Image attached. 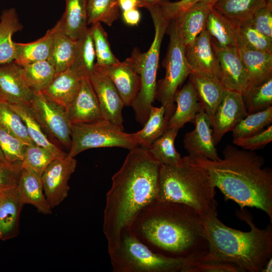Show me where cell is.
<instances>
[{
  "label": "cell",
  "mask_w": 272,
  "mask_h": 272,
  "mask_svg": "<svg viewBox=\"0 0 272 272\" xmlns=\"http://www.w3.org/2000/svg\"><path fill=\"white\" fill-rule=\"evenodd\" d=\"M161 165L148 149L139 146L129 150L113 175L103 223L109 255L116 250L122 233L130 229L139 213L157 199Z\"/></svg>",
  "instance_id": "6da1fadb"
},
{
  "label": "cell",
  "mask_w": 272,
  "mask_h": 272,
  "mask_svg": "<svg viewBox=\"0 0 272 272\" xmlns=\"http://www.w3.org/2000/svg\"><path fill=\"white\" fill-rule=\"evenodd\" d=\"M129 230L152 251L167 257L199 261L209 250L203 216L183 204L156 200Z\"/></svg>",
  "instance_id": "7a4b0ae2"
},
{
  "label": "cell",
  "mask_w": 272,
  "mask_h": 272,
  "mask_svg": "<svg viewBox=\"0 0 272 272\" xmlns=\"http://www.w3.org/2000/svg\"><path fill=\"white\" fill-rule=\"evenodd\" d=\"M223 158L213 161L189 157L208 173L213 185L240 207L256 208L264 212L272 223V171L264 167V158L253 151L227 145Z\"/></svg>",
  "instance_id": "3957f363"
},
{
  "label": "cell",
  "mask_w": 272,
  "mask_h": 272,
  "mask_svg": "<svg viewBox=\"0 0 272 272\" xmlns=\"http://www.w3.org/2000/svg\"><path fill=\"white\" fill-rule=\"evenodd\" d=\"M236 215L249 226V231L227 226L217 213L203 216L209 250L200 260L230 263L241 272H261L272 256L271 223L260 229L247 211L240 210Z\"/></svg>",
  "instance_id": "277c9868"
},
{
  "label": "cell",
  "mask_w": 272,
  "mask_h": 272,
  "mask_svg": "<svg viewBox=\"0 0 272 272\" xmlns=\"http://www.w3.org/2000/svg\"><path fill=\"white\" fill-rule=\"evenodd\" d=\"M216 187L188 155L175 166L161 165L157 200L181 203L202 216L217 213Z\"/></svg>",
  "instance_id": "5b68a950"
},
{
  "label": "cell",
  "mask_w": 272,
  "mask_h": 272,
  "mask_svg": "<svg viewBox=\"0 0 272 272\" xmlns=\"http://www.w3.org/2000/svg\"><path fill=\"white\" fill-rule=\"evenodd\" d=\"M146 9L151 14L154 25L153 41L147 51L142 52L135 47L128 57L140 76V89L131 106L136 120L142 125L147 121L155 99L161 45L170 23L162 15L159 4L149 5Z\"/></svg>",
  "instance_id": "8992f818"
},
{
  "label": "cell",
  "mask_w": 272,
  "mask_h": 272,
  "mask_svg": "<svg viewBox=\"0 0 272 272\" xmlns=\"http://www.w3.org/2000/svg\"><path fill=\"white\" fill-rule=\"evenodd\" d=\"M114 272H177L197 261L167 257L152 251L130 230L123 232L109 255Z\"/></svg>",
  "instance_id": "52a82bcc"
},
{
  "label": "cell",
  "mask_w": 272,
  "mask_h": 272,
  "mask_svg": "<svg viewBox=\"0 0 272 272\" xmlns=\"http://www.w3.org/2000/svg\"><path fill=\"white\" fill-rule=\"evenodd\" d=\"M167 29L170 40L163 62L165 75L157 83L155 99L165 107L166 113L172 116L176 107L174 95L191 72L185 56V46L175 19L170 21Z\"/></svg>",
  "instance_id": "ba28073f"
},
{
  "label": "cell",
  "mask_w": 272,
  "mask_h": 272,
  "mask_svg": "<svg viewBox=\"0 0 272 272\" xmlns=\"http://www.w3.org/2000/svg\"><path fill=\"white\" fill-rule=\"evenodd\" d=\"M103 119L92 122L72 123L71 143L67 156L75 158L93 148L120 147L129 150L139 146L131 133Z\"/></svg>",
  "instance_id": "9c48e42d"
},
{
  "label": "cell",
  "mask_w": 272,
  "mask_h": 272,
  "mask_svg": "<svg viewBox=\"0 0 272 272\" xmlns=\"http://www.w3.org/2000/svg\"><path fill=\"white\" fill-rule=\"evenodd\" d=\"M29 106L43 130L70 148L72 123L65 108L41 92H34Z\"/></svg>",
  "instance_id": "30bf717a"
},
{
  "label": "cell",
  "mask_w": 272,
  "mask_h": 272,
  "mask_svg": "<svg viewBox=\"0 0 272 272\" xmlns=\"http://www.w3.org/2000/svg\"><path fill=\"white\" fill-rule=\"evenodd\" d=\"M75 158H57L46 167L41 175L43 189L46 199L52 209L68 196L69 180L77 167Z\"/></svg>",
  "instance_id": "8fae6325"
},
{
  "label": "cell",
  "mask_w": 272,
  "mask_h": 272,
  "mask_svg": "<svg viewBox=\"0 0 272 272\" xmlns=\"http://www.w3.org/2000/svg\"><path fill=\"white\" fill-rule=\"evenodd\" d=\"M248 114L242 94L226 89L212 124L215 146Z\"/></svg>",
  "instance_id": "7c38bea8"
},
{
  "label": "cell",
  "mask_w": 272,
  "mask_h": 272,
  "mask_svg": "<svg viewBox=\"0 0 272 272\" xmlns=\"http://www.w3.org/2000/svg\"><path fill=\"white\" fill-rule=\"evenodd\" d=\"M89 79L96 95L102 118L124 130L122 110L124 106L116 87L105 75L94 69Z\"/></svg>",
  "instance_id": "4fadbf2b"
},
{
  "label": "cell",
  "mask_w": 272,
  "mask_h": 272,
  "mask_svg": "<svg viewBox=\"0 0 272 272\" xmlns=\"http://www.w3.org/2000/svg\"><path fill=\"white\" fill-rule=\"evenodd\" d=\"M185 54L192 74L220 81L218 61L206 29L192 44L185 46Z\"/></svg>",
  "instance_id": "5bb4252c"
},
{
  "label": "cell",
  "mask_w": 272,
  "mask_h": 272,
  "mask_svg": "<svg viewBox=\"0 0 272 272\" xmlns=\"http://www.w3.org/2000/svg\"><path fill=\"white\" fill-rule=\"evenodd\" d=\"M212 46L219 65L221 82L226 89L243 95L247 90L248 80L237 47L222 48L213 43Z\"/></svg>",
  "instance_id": "9a60e30c"
},
{
  "label": "cell",
  "mask_w": 272,
  "mask_h": 272,
  "mask_svg": "<svg viewBox=\"0 0 272 272\" xmlns=\"http://www.w3.org/2000/svg\"><path fill=\"white\" fill-rule=\"evenodd\" d=\"M34 92L14 61L0 64V99L8 103L29 105Z\"/></svg>",
  "instance_id": "2e32d148"
},
{
  "label": "cell",
  "mask_w": 272,
  "mask_h": 272,
  "mask_svg": "<svg viewBox=\"0 0 272 272\" xmlns=\"http://www.w3.org/2000/svg\"><path fill=\"white\" fill-rule=\"evenodd\" d=\"M194 129L187 132L183 139L185 149L191 157H202L216 161L220 159L212 135L210 119L201 109L196 115Z\"/></svg>",
  "instance_id": "e0dca14e"
},
{
  "label": "cell",
  "mask_w": 272,
  "mask_h": 272,
  "mask_svg": "<svg viewBox=\"0 0 272 272\" xmlns=\"http://www.w3.org/2000/svg\"><path fill=\"white\" fill-rule=\"evenodd\" d=\"M95 69L105 75L112 81L124 106H131L139 92L141 79L129 58L110 65H95Z\"/></svg>",
  "instance_id": "ac0fdd59"
},
{
  "label": "cell",
  "mask_w": 272,
  "mask_h": 272,
  "mask_svg": "<svg viewBox=\"0 0 272 272\" xmlns=\"http://www.w3.org/2000/svg\"><path fill=\"white\" fill-rule=\"evenodd\" d=\"M65 109L72 123L92 122L102 119L89 77L82 79L76 95Z\"/></svg>",
  "instance_id": "d6986e66"
},
{
  "label": "cell",
  "mask_w": 272,
  "mask_h": 272,
  "mask_svg": "<svg viewBox=\"0 0 272 272\" xmlns=\"http://www.w3.org/2000/svg\"><path fill=\"white\" fill-rule=\"evenodd\" d=\"M240 24L213 8L208 15L206 30L212 43L220 47L237 46Z\"/></svg>",
  "instance_id": "ffe728a7"
},
{
  "label": "cell",
  "mask_w": 272,
  "mask_h": 272,
  "mask_svg": "<svg viewBox=\"0 0 272 272\" xmlns=\"http://www.w3.org/2000/svg\"><path fill=\"white\" fill-rule=\"evenodd\" d=\"M16 188L24 204L34 206L44 215L52 213L44 193L40 175L31 169L22 168Z\"/></svg>",
  "instance_id": "44dd1931"
},
{
  "label": "cell",
  "mask_w": 272,
  "mask_h": 272,
  "mask_svg": "<svg viewBox=\"0 0 272 272\" xmlns=\"http://www.w3.org/2000/svg\"><path fill=\"white\" fill-rule=\"evenodd\" d=\"M213 8L209 4L198 2L179 14L175 18L184 46L192 44L206 29L207 18Z\"/></svg>",
  "instance_id": "7402d4cb"
},
{
  "label": "cell",
  "mask_w": 272,
  "mask_h": 272,
  "mask_svg": "<svg viewBox=\"0 0 272 272\" xmlns=\"http://www.w3.org/2000/svg\"><path fill=\"white\" fill-rule=\"evenodd\" d=\"M174 101L176 102L174 112L170 117L167 129L181 128L187 122H193L197 113L201 109L196 90L190 80L176 92Z\"/></svg>",
  "instance_id": "603a6c76"
},
{
  "label": "cell",
  "mask_w": 272,
  "mask_h": 272,
  "mask_svg": "<svg viewBox=\"0 0 272 272\" xmlns=\"http://www.w3.org/2000/svg\"><path fill=\"white\" fill-rule=\"evenodd\" d=\"M237 48L247 75L248 86L246 93L272 77V53L252 50L240 44H237Z\"/></svg>",
  "instance_id": "cb8c5ba5"
},
{
  "label": "cell",
  "mask_w": 272,
  "mask_h": 272,
  "mask_svg": "<svg viewBox=\"0 0 272 272\" xmlns=\"http://www.w3.org/2000/svg\"><path fill=\"white\" fill-rule=\"evenodd\" d=\"M23 203L16 187L0 191V230L2 239L15 237Z\"/></svg>",
  "instance_id": "d4e9b609"
},
{
  "label": "cell",
  "mask_w": 272,
  "mask_h": 272,
  "mask_svg": "<svg viewBox=\"0 0 272 272\" xmlns=\"http://www.w3.org/2000/svg\"><path fill=\"white\" fill-rule=\"evenodd\" d=\"M189 80L193 84L201 109L209 117L211 123L226 88L217 79L190 74Z\"/></svg>",
  "instance_id": "484cf974"
},
{
  "label": "cell",
  "mask_w": 272,
  "mask_h": 272,
  "mask_svg": "<svg viewBox=\"0 0 272 272\" xmlns=\"http://www.w3.org/2000/svg\"><path fill=\"white\" fill-rule=\"evenodd\" d=\"M52 46L48 61L56 73L69 69L74 55L76 40L67 36L63 31L59 19L52 28Z\"/></svg>",
  "instance_id": "4316f807"
},
{
  "label": "cell",
  "mask_w": 272,
  "mask_h": 272,
  "mask_svg": "<svg viewBox=\"0 0 272 272\" xmlns=\"http://www.w3.org/2000/svg\"><path fill=\"white\" fill-rule=\"evenodd\" d=\"M82 79L70 69L56 73L51 83L41 93L65 108L76 95Z\"/></svg>",
  "instance_id": "83f0119b"
},
{
  "label": "cell",
  "mask_w": 272,
  "mask_h": 272,
  "mask_svg": "<svg viewBox=\"0 0 272 272\" xmlns=\"http://www.w3.org/2000/svg\"><path fill=\"white\" fill-rule=\"evenodd\" d=\"M7 103L20 116L29 137L34 144L49 150L57 158H64L67 156V154L48 138L29 105Z\"/></svg>",
  "instance_id": "f1b7e54d"
},
{
  "label": "cell",
  "mask_w": 272,
  "mask_h": 272,
  "mask_svg": "<svg viewBox=\"0 0 272 272\" xmlns=\"http://www.w3.org/2000/svg\"><path fill=\"white\" fill-rule=\"evenodd\" d=\"M170 117L166 113L164 106L159 107L152 106L143 128L131 135L139 146L149 149L167 130Z\"/></svg>",
  "instance_id": "f546056e"
},
{
  "label": "cell",
  "mask_w": 272,
  "mask_h": 272,
  "mask_svg": "<svg viewBox=\"0 0 272 272\" xmlns=\"http://www.w3.org/2000/svg\"><path fill=\"white\" fill-rule=\"evenodd\" d=\"M272 4V0H218L213 8L226 16L247 25L259 9Z\"/></svg>",
  "instance_id": "4dcf8cb0"
},
{
  "label": "cell",
  "mask_w": 272,
  "mask_h": 272,
  "mask_svg": "<svg viewBox=\"0 0 272 272\" xmlns=\"http://www.w3.org/2000/svg\"><path fill=\"white\" fill-rule=\"evenodd\" d=\"M22 28L14 8L3 11L0 18V64L14 61L15 49L12 36Z\"/></svg>",
  "instance_id": "1f68e13d"
},
{
  "label": "cell",
  "mask_w": 272,
  "mask_h": 272,
  "mask_svg": "<svg viewBox=\"0 0 272 272\" xmlns=\"http://www.w3.org/2000/svg\"><path fill=\"white\" fill-rule=\"evenodd\" d=\"M96 54L90 28L76 40L73 59L69 69L81 78L89 77L95 67Z\"/></svg>",
  "instance_id": "d6a6232c"
},
{
  "label": "cell",
  "mask_w": 272,
  "mask_h": 272,
  "mask_svg": "<svg viewBox=\"0 0 272 272\" xmlns=\"http://www.w3.org/2000/svg\"><path fill=\"white\" fill-rule=\"evenodd\" d=\"M65 11L60 18L64 32L77 40L88 28L87 0H64Z\"/></svg>",
  "instance_id": "836d02e7"
},
{
  "label": "cell",
  "mask_w": 272,
  "mask_h": 272,
  "mask_svg": "<svg viewBox=\"0 0 272 272\" xmlns=\"http://www.w3.org/2000/svg\"><path fill=\"white\" fill-rule=\"evenodd\" d=\"M52 46V30H48L41 38L33 42H15L14 61L21 66L35 62L48 60Z\"/></svg>",
  "instance_id": "e575fe53"
},
{
  "label": "cell",
  "mask_w": 272,
  "mask_h": 272,
  "mask_svg": "<svg viewBox=\"0 0 272 272\" xmlns=\"http://www.w3.org/2000/svg\"><path fill=\"white\" fill-rule=\"evenodd\" d=\"M179 130L175 127L167 129L148 149L152 156L161 165L175 166L181 161L182 157L174 146V141Z\"/></svg>",
  "instance_id": "d590c367"
},
{
  "label": "cell",
  "mask_w": 272,
  "mask_h": 272,
  "mask_svg": "<svg viewBox=\"0 0 272 272\" xmlns=\"http://www.w3.org/2000/svg\"><path fill=\"white\" fill-rule=\"evenodd\" d=\"M22 67L24 77L34 92L43 91L53 79L56 72L47 60H42Z\"/></svg>",
  "instance_id": "8d00e7d4"
},
{
  "label": "cell",
  "mask_w": 272,
  "mask_h": 272,
  "mask_svg": "<svg viewBox=\"0 0 272 272\" xmlns=\"http://www.w3.org/2000/svg\"><path fill=\"white\" fill-rule=\"evenodd\" d=\"M87 7L88 25L100 22L110 27L120 17L118 0H87Z\"/></svg>",
  "instance_id": "74e56055"
},
{
  "label": "cell",
  "mask_w": 272,
  "mask_h": 272,
  "mask_svg": "<svg viewBox=\"0 0 272 272\" xmlns=\"http://www.w3.org/2000/svg\"><path fill=\"white\" fill-rule=\"evenodd\" d=\"M272 122V106L248 114L233 129V140L246 138L256 134Z\"/></svg>",
  "instance_id": "f35d334b"
},
{
  "label": "cell",
  "mask_w": 272,
  "mask_h": 272,
  "mask_svg": "<svg viewBox=\"0 0 272 272\" xmlns=\"http://www.w3.org/2000/svg\"><path fill=\"white\" fill-rule=\"evenodd\" d=\"M89 28L96 54L95 65L106 66L119 62L111 50L107 34L101 23L98 22L92 24Z\"/></svg>",
  "instance_id": "ab89813d"
},
{
  "label": "cell",
  "mask_w": 272,
  "mask_h": 272,
  "mask_svg": "<svg viewBox=\"0 0 272 272\" xmlns=\"http://www.w3.org/2000/svg\"><path fill=\"white\" fill-rule=\"evenodd\" d=\"M248 114L263 110L272 105V77L252 88L243 95Z\"/></svg>",
  "instance_id": "60d3db41"
},
{
  "label": "cell",
  "mask_w": 272,
  "mask_h": 272,
  "mask_svg": "<svg viewBox=\"0 0 272 272\" xmlns=\"http://www.w3.org/2000/svg\"><path fill=\"white\" fill-rule=\"evenodd\" d=\"M0 125L26 145L34 144L29 137L20 116L8 105L0 99Z\"/></svg>",
  "instance_id": "b9f144b4"
},
{
  "label": "cell",
  "mask_w": 272,
  "mask_h": 272,
  "mask_svg": "<svg viewBox=\"0 0 272 272\" xmlns=\"http://www.w3.org/2000/svg\"><path fill=\"white\" fill-rule=\"evenodd\" d=\"M56 159L47 149L35 144L28 145L21 163L22 168L31 169L41 176L46 167Z\"/></svg>",
  "instance_id": "7bdbcfd3"
},
{
  "label": "cell",
  "mask_w": 272,
  "mask_h": 272,
  "mask_svg": "<svg viewBox=\"0 0 272 272\" xmlns=\"http://www.w3.org/2000/svg\"><path fill=\"white\" fill-rule=\"evenodd\" d=\"M27 145L0 125V148L9 163L21 165Z\"/></svg>",
  "instance_id": "ee69618b"
},
{
  "label": "cell",
  "mask_w": 272,
  "mask_h": 272,
  "mask_svg": "<svg viewBox=\"0 0 272 272\" xmlns=\"http://www.w3.org/2000/svg\"><path fill=\"white\" fill-rule=\"evenodd\" d=\"M237 44L252 50L272 53V38L249 25L241 26Z\"/></svg>",
  "instance_id": "f6af8a7d"
},
{
  "label": "cell",
  "mask_w": 272,
  "mask_h": 272,
  "mask_svg": "<svg viewBox=\"0 0 272 272\" xmlns=\"http://www.w3.org/2000/svg\"><path fill=\"white\" fill-rule=\"evenodd\" d=\"M272 141V126L253 135L233 140V143L244 150L254 151L261 149Z\"/></svg>",
  "instance_id": "bcb514c9"
},
{
  "label": "cell",
  "mask_w": 272,
  "mask_h": 272,
  "mask_svg": "<svg viewBox=\"0 0 272 272\" xmlns=\"http://www.w3.org/2000/svg\"><path fill=\"white\" fill-rule=\"evenodd\" d=\"M218 0H177L170 1L159 4L163 16L169 21L175 19L182 12L190 8L194 4L202 2L213 7Z\"/></svg>",
  "instance_id": "7dc6e473"
},
{
  "label": "cell",
  "mask_w": 272,
  "mask_h": 272,
  "mask_svg": "<svg viewBox=\"0 0 272 272\" xmlns=\"http://www.w3.org/2000/svg\"><path fill=\"white\" fill-rule=\"evenodd\" d=\"M181 272H241L235 265L217 261H197L184 267Z\"/></svg>",
  "instance_id": "c3c4849f"
},
{
  "label": "cell",
  "mask_w": 272,
  "mask_h": 272,
  "mask_svg": "<svg viewBox=\"0 0 272 272\" xmlns=\"http://www.w3.org/2000/svg\"><path fill=\"white\" fill-rule=\"evenodd\" d=\"M247 25L272 38V4L257 10Z\"/></svg>",
  "instance_id": "681fc988"
},
{
  "label": "cell",
  "mask_w": 272,
  "mask_h": 272,
  "mask_svg": "<svg viewBox=\"0 0 272 272\" xmlns=\"http://www.w3.org/2000/svg\"><path fill=\"white\" fill-rule=\"evenodd\" d=\"M21 170V165L0 161V191L17 186Z\"/></svg>",
  "instance_id": "f907efd6"
},
{
  "label": "cell",
  "mask_w": 272,
  "mask_h": 272,
  "mask_svg": "<svg viewBox=\"0 0 272 272\" xmlns=\"http://www.w3.org/2000/svg\"><path fill=\"white\" fill-rule=\"evenodd\" d=\"M122 18L125 23L129 26H137L141 19V14L138 9L122 11Z\"/></svg>",
  "instance_id": "816d5d0a"
},
{
  "label": "cell",
  "mask_w": 272,
  "mask_h": 272,
  "mask_svg": "<svg viewBox=\"0 0 272 272\" xmlns=\"http://www.w3.org/2000/svg\"><path fill=\"white\" fill-rule=\"evenodd\" d=\"M118 6L121 11L145 8V4L141 0H118Z\"/></svg>",
  "instance_id": "f5cc1de1"
},
{
  "label": "cell",
  "mask_w": 272,
  "mask_h": 272,
  "mask_svg": "<svg viewBox=\"0 0 272 272\" xmlns=\"http://www.w3.org/2000/svg\"><path fill=\"white\" fill-rule=\"evenodd\" d=\"M272 271V257H270L266 263L265 266L261 270V272H271Z\"/></svg>",
  "instance_id": "db71d44e"
},
{
  "label": "cell",
  "mask_w": 272,
  "mask_h": 272,
  "mask_svg": "<svg viewBox=\"0 0 272 272\" xmlns=\"http://www.w3.org/2000/svg\"><path fill=\"white\" fill-rule=\"evenodd\" d=\"M146 5L145 8L147 7V6L150 5H155V4H159L161 3L168 1L170 0H141Z\"/></svg>",
  "instance_id": "11a10c76"
},
{
  "label": "cell",
  "mask_w": 272,
  "mask_h": 272,
  "mask_svg": "<svg viewBox=\"0 0 272 272\" xmlns=\"http://www.w3.org/2000/svg\"><path fill=\"white\" fill-rule=\"evenodd\" d=\"M0 161L3 162L5 163L10 164L6 160V159L5 158V156H4V154H3V152H2L1 148H0Z\"/></svg>",
  "instance_id": "9f6ffc18"
},
{
  "label": "cell",
  "mask_w": 272,
  "mask_h": 272,
  "mask_svg": "<svg viewBox=\"0 0 272 272\" xmlns=\"http://www.w3.org/2000/svg\"><path fill=\"white\" fill-rule=\"evenodd\" d=\"M1 238H2V234H1V230H0V239H1Z\"/></svg>",
  "instance_id": "6f0895ef"
}]
</instances>
